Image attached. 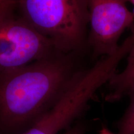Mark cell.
I'll use <instances>...</instances> for the list:
<instances>
[{
	"label": "cell",
	"mask_w": 134,
	"mask_h": 134,
	"mask_svg": "<svg viewBox=\"0 0 134 134\" xmlns=\"http://www.w3.org/2000/svg\"><path fill=\"white\" fill-rule=\"evenodd\" d=\"M20 18L68 53L82 46L89 24L87 0H18Z\"/></svg>",
	"instance_id": "2"
},
{
	"label": "cell",
	"mask_w": 134,
	"mask_h": 134,
	"mask_svg": "<svg viewBox=\"0 0 134 134\" xmlns=\"http://www.w3.org/2000/svg\"><path fill=\"white\" fill-rule=\"evenodd\" d=\"M126 0H87L90 34L89 42L94 54L105 57L118 49L125 30L134 29V13Z\"/></svg>",
	"instance_id": "5"
},
{
	"label": "cell",
	"mask_w": 134,
	"mask_h": 134,
	"mask_svg": "<svg viewBox=\"0 0 134 134\" xmlns=\"http://www.w3.org/2000/svg\"><path fill=\"white\" fill-rule=\"evenodd\" d=\"M60 134H85V127L83 125L77 124L69 127Z\"/></svg>",
	"instance_id": "9"
},
{
	"label": "cell",
	"mask_w": 134,
	"mask_h": 134,
	"mask_svg": "<svg viewBox=\"0 0 134 134\" xmlns=\"http://www.w3.org/2000/svg\"><path fill=\"white\" fill-rule=\"evenodd\" d=\"M18 0H0V20L13 14Z\"/></svg>",
	"instance_id": "8"
},
{
	"label": "cell",
	"mask_w": 134,
	"mask_h": 134,
	"mask_svg": "<svg viewBox=\"0 0 134 134\" xmlns=\"http://www.w3.org/2000/svg\"><path fill=\"white\" fill-rule=\"evenodd\" d=\"M125 68L119 73L114 74L108 83L110 91L106 96L108 101H115L134 91V44L127 55Z\"/></svg>",
	"instance_id": "6"
},
{
	"label": "cell",
	"mask_w": 134,
	"mask_h": 134,
	"mask_svg": "<svg viewBox=\"0 0 134 134\" xmlns=\"http://www.w3.org/2000/svg\"><path fill=\"white\" fill-rule=\"evenodd\" d=\"M75 73L68 58L54 54L0 72V134H21L55 104Z\"/></svg>",
	"instance_id": "1"
},
{
	"label": "cell",
	"mask_w": 134,
	"mask_h": 134,
	"mask_svg": "<svg viewBox=\"0 0 134 134\" xmlns=\"http://www.w3.org/2000/svg\"><path fill=\"white\" fill-rule=\"evenodd\" d=\"M52 42L14 14L0 20V72L21 68L53 54Z\"/></svg>",
	"instance_id": "4"
},
{
	"label": "cell",
	"mask_w": 134,
	"mask_h": 134,
	"mask_svg": "<svg viewBox=\"0 0 134 134\" xmlns=\"http://www.w3.org/2000/svg\"><path fill=\"white\" fill-rule=\"evenodd\" d=\"M129 96L130 103L120 121L119 134H134V91Z\"/></svg>",
	"instance_id": "7"
},
{
	"label": "cell",
	"mask_w": 134,
	"mask_h": 134,
	"mask_svg": "<svg viewBox=\"0 0 134 134\" xmlns=\"http://www.w3.org/2000/svg\"><path fill=\"white\" fill-rule=\"evenodd\" d=\"M111 58H102L88 69L75 72L53 107L31 128L21 134H60L80 117L100 87L116 71Z\"/></svg>",
	"instance_id": "3"
},
{
	"label": "cell",
	"mask_w": 134,
	"mask_h": 134,
	"mask_svg": "<svg viewBox=\"0 0 134 134\" xmlns=\"http://www.w3.org/2000/svg\"><path fill=\"white\" fill-rule=\"evenodd\" d=\"M127 1H129V2H130L132 3V4L134 5V0H126Z\"/></svg>",
	"instance_id": "10"
}]
</instances>
